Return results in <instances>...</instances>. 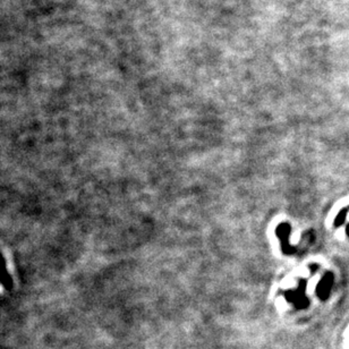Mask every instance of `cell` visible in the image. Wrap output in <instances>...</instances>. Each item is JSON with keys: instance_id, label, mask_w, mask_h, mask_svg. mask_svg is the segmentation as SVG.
I'll list each match as a JSON object with an SVG mask.
<instances>
[{"instance_id": "1", "label": "cell", "mask_w": 349, "mask_h": 349, "mask_svg": "<svg viewBox=\"0 0 349 349\" xmlns=\"http://www.w3.org/2000/svg\"><path fill=\"white\" fill-rule=\"evenodd\" d=\"M0 283L6 290H12L14 287V282H13V279L6 268V262L2 253H0Z\"/></svg>"}]
</instances>
